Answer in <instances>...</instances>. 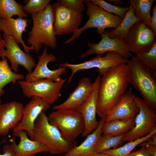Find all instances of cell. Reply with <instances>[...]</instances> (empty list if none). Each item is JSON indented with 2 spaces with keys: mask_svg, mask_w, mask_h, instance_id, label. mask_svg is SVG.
Masks as SVG:
<instances>
[{
  "mask_svg": "<svg viewBox=\"0 0 156 156\" xmlns=\"http://www.w3.org/2000/svg\"><path fill=\"white\" fill-rule=\"evenodd\" d=\"M129 83L126 64L110 68L101 78L98 92L96 114L106 116L118 103Z\"/></svg>",
  "mask_w": 156,
  "mask_h": 156,
  "instance_id": "6da1fadb",
  "label": "cell"
},
{
  "mask_svg": "<svg viewBox=\"0 0 156 156\" xmlns=\"http://www.w3.org/2000/svg\"><path fill=\"white\" fill-rule=\"evenodd\" d=\"M129 83L139 93L144 102L156 110V80L151 70L135 56L127 64Z\"/></svg>",
  "mask_w": 156,
  "mask_h": 156,
  "instance_id": "7a4b0ae2",
  "label": "cell"
},
{
  "mask_svg": "<svg viewBox=\"0 0 156 156\" xmlns=\"http://www.w3.org/2000/svg\"><path fill=\"white\" fill-rule=\"evenodd\" d=\"M33 26L28 34V44L36 52L42 44L52 49L56 47V37L53 29L52 5L49 3L42 11L31 14Z\"/></svg>",
  "mask_w": 156,
  "mask_h": 156,
  "instance_id": "3957f363",
  "label": "cell"
},
{
  "mask_svg": "<svg viewBox=\"0 0 156 156\" xmlns=\"http://www.w3.org/2000/svg\"><path fill=\"white\" fill-rule=\"evenodd\" d=\"M33 133V140L46 146L51 155L66 153L74 146L73 143L66 140L58 129L49 123L44 111L40 113L35 122Z\"/></svg>",
  "mask_w": 156,
  "mask_h": 156,
  "instance_id": "277c9868",
  "label": "cell"
},
{
  "mask_svg": "<svg viewBox=\"0 0 156 156\" xmlns=\"http://www.w3.org/2000/svg\"><path fill=\"white\" fill-rule=\"evenodd\" d=\"M84 3L87 7L86 14L88 19L82 27L64 42V44L77 39L83 32L90 28H96V31L99 34L105 32L107 28H116L123 19L117 15L108 12L90 0H84Z\"/></svg>",
  "mask_w": 156,
  "mask_h": 156,
  "instance_id": "5b68a950",
  "label": "cell"
},
{
  "mask_svg": "<svg viewBox=\"0 0 156 156\" xmlns=\"http://www.w3.org/2000/svg\"><path fill=\"white\" fill-rule=\"evenodd\" d=\"M49 123L59 130L66 140L73 143L84 131L85 125L81 114L76 110H56L48 117Z\"/></svg>",
  "mask_w": 156,
  "mask_h": 156,
  "instance_id": "8992f818",
  "label": "cell"
},
{
  "mask_svg": "<svg viewBox=\"0 0 156 156\" xmlns=\"http://www.w3.org/2000/svg\"><path fill=\"white\" fill-rule=\"evenodd\" d=\"M66 80L63 79L59 82H55L49 79H41L30 82L19 80L18 82L26 97L37 96L51 105L61 96V89Z\"/></svg>",
  "mask_w": 156,
  "mask_h": 156,
  "instance_id": "52a82bcc",
  "label": "cell"
},
{
  "mask_svg": "<svg viewBox=\"0 0 156 156\" xmlns=\"http://www.w3.org/2000/svg\"><path fill=\"white\" fill-rule=\"evenodd\" d=\"M133 100L139 109L134 119L135 126L125 134L123 142H129L142 138L156 129V114L140 97L133 95Z\"/></svg>",
  "mask_w": 156,
  "mask_h": 156,
  "instance_id": "ba28073f",
  "label": "cell"
},
{
  "mask_svg": "<svg viewBox=\"0 0 156 156\" xmlns=\"http://www.w3.org/2000/svg\"><path fill=\"white\" fill-rule=\"evenodd\" d=\"M129 61L118 53L110 52L106 53L104 56L96 55L89 60L81 63L75 64L65 63L59 64V66L71 70L72 73L68 81V83L71 81L75 74L80 70L97 68L99 75L102 77L110 68L121 64H127Z\"/></svg>",
  "mask_w": 156,
  "mask_h": 156,
  "instance_id": "9c48e42d",
  "label": "cell"
},
{
  "mask_svg": "<svg viewBox=\"0 0 156 156\" xmlns=\"http://www.w3.org/2000/svg\"><path fill=\"white\" fill-rule=\"evenodd\" d=\"M52 8L56 35L73 34L78 30L83 18L82 13L64 6L57 1L52 5Z\"/></svg>",
  "mask_w": 156,
  "mask_h": 156,
  "instance_id": "30bf717a",
  "label": "cell"
},
{
  "mask_svg": "<svg viewBox=\"0 0 156 156\" xmlns=\"http://www.w3.org/2000/svg\"><path fill=\"white\" fill-rule=\"evenodd\" d=\"M123 39L129 51L135 55L148 51L156 42V36L142 20L130 27Z\"/></svg>",
  "mask_w": 156,
  "mask_h": 156,
  "instance_id": "8fae6325",
  "label": "cell"
},
{
  "mask_svg": "<svg viewBox=\"0 0 156 156\" xmlns=\"http://www.w3.org/2000/svg\"><path fill=\"white\" fill-rule=\"evenodd\" d=\"M3 37L6 49H0V57L9 60L11 63L10 68L15 73H18L19 65L24 67L28 73H31L36 65L33 56L24 52L11 36L3 34Z\"/></svg>",
  "mask_w": 156,
  "mask_h": 156,
  "instance_id": "7c38bea8",
  "label": "cell"
},
{
  "mask_svg": "<svg viewBox=\"0 0 156 156\" xmlns=\"http://www.w3.org/2000/svg\"><path fill=\"white\" fill-rule=\"evenodd\" d=\"M100 34L101 37L100 41L97 44L88 42V49L81 55V57L85 58L93 54L103 56L110 52L118 53L128 60L132 56L123 39L117 37L110 38L107 30Z\"/></svg>",
  "mask_w": 156,
  "mask_h": 156,
  "instance_id": "4fadbf2b",
  "label": "cell"
},
{
  "mask_svg": "<svg viewBox=\"0 0 156 156\" xmlns=\"http://www.w3.org/2000/svg\"><path fill=\"white\" fill-rule=\"evenodd\" d=\"M57 60L56 57L53 54H48L47 48L45 47L42 54L38 57V61L34 70L27 74L25 77V81L30 82L41 79H49L55 82L61 81L63 79L60 75L66 72L65 67H59L54 70H50L48 66L50 62H54Z\"/></svg>",
  "mask_w": 156,
  "mask_h": 156,
  "instance_id": "5bb4252c",
  "label": "cell"
},
{
  "mask_svg": "<svg viewBox=\"0 0 156 156\" xmlns=\"http://www.w3.org/2000/svg\"><path fill=\"white\" fill-rule=\"evenodd\" d=\"M50 105L42 99L33 96L24 107L22 119L17 126L13 129V132L19 130L25 131L31 140L33 139V130L35 122L40 113L50 107Z\"/></svg>",
  "mask_w": 156,
  "mask_h": 156,
  "instance_id": "9a60e30c",
  "label": "cell"
},
{
  "mask_svg": "<svg viewBox=\"0 0 156 156\" xmlns=\"http://www.w3.org/2000/svg\"><path fill=\"white\" fill-rule=\"evenodd\" d=\"M101 76L99 75L93 83L92 93L87 100L76 110L83 116L85 125L84 130L82 134L86 137L91 133L97 127L99 122L96 118L97 96Z\"/></svg>",
  "mask_w": 156,
  "mask_h": 156,
  "instance_id": "2e32d148",
  "label": "cell"
},
{
  "mask_svg": "<svg viewBox=\"0 0 156 156\" xmlns=\"http://www.w3.org/2000/svg\"><path fill=\"white\" fill-rule=\"evenodd\" d=\"M93 88V83H91L89 78H82L66 100L59 105L54 106L53 109L55 110H77L88 99L92 93Z\"/></svg>",
  "mask_w": 156,
  "mask_h": 156,
  "instance_id": "e0dca14e",
  "label": "cell"
},
{
  "mask_svg": "<svg viewBox=\"0 0 156 156\" xmlns=\"http://www.w3.org/2000/svg\"><path fill=\"white\" fill-rule=\"evenodd\" d=\"M9 140L16 156H34L37 153H49L47 147L38 141L29 139L23 130L13 132Z\"/></svg>",
  "mask_w": 156,
  "mask_h": 156,
  "instance_id": "ac0fdd59",
  "label": "cell"
},
{
  "mask_svg": "<svg viewBox=\"0 0 156 156\" xmlns=\"http://www.w3.org/2000/svg\"><path fill=\"white\" fill-rule=\"evenodd\" d=\"M24 106L21 103L13 101L1 104L0 106V135H6L21 121Z\"/></svg>",
  "mask_w": 156,
  "mask_h": 156,
  "instance_id": "d6986e66",
  "label": "cell"
},
{
  "mask_svg": "<svg viewBox=\"0 0 156 156\" xmlns=\"http://www.w3.org/2000/svg\"><path fill=\"white\" fill-rule=\"evenodd\" d=\"M133 94L132 88L126 91L118 103L108 113L106 121L134 119L139 109L133 100Z\"/></svg>",
  "mask_w": 156,
  "mask_h": 156,
  "instance_id": "ffe728a7",
  "label": "cell"
},
{
  "mask_svg": "<svg viewBox=\"0 0 156 156\" xmlns=\"http://www.w3.org/2000/svg\"><path fill=\"white\" fill-rule=\"evenodd\" d=\"M30 20L25 18L18 17L16 18H0V31L3 34L12 36L18 44H21L24 52L29 53L34 49L27 46L22 38L24 32H27L26 28L28 27V23Z\"/></svg>",
  "mask_w": 156,
  "mask_h": 156,
  "instance_id": "44dd1931",
  "label": "cell"
},
{
  "mask_svg": "<svg viewBox=\"0 0 156 156\" xmlns=\"http://www.w3.org/2000/svg\"><path fill=\"white\" fill-rule=\"evenodd\" d=\"M106 116L101 118L97 128L79 145L74 146L70 150L62 156H93L97 142L102 133L101 129Z\"/></svg>",
  "mask_w": 156,
  "mask_h": 156,
  "instance_id": "7402d4cb",
  "label": "cell"
},
{
  "mask_svg": "<svg viewBox=\"0 0 156 156\" xmlns=\"http://www.w3.org/2000/svg\"><path fill=\"white\" fill-rule=\"evenodd\" d=\"M134 126V119L105 120L101 130L103 134L118 136L125 134Z\"/></svg>",
  "mask_w": 156,
  "mask_h": 156,
  "instance_id": "603a6c76",
  "label": "cell"
},
{
  "mask_svg": "<svg viewBox=\"0 0 156 156\" xmlns=\"http://www.w3.org/2000/svg\"><path fill=\"white\" fill-rule=\"evenodd\" d=\"M135 16L150 28V19L152 8L155 0H128Z\"/></svg>",
  "mask_w": 156,
  "mask_h": 156,
  "instance_id": "cb8c5ba5",
  "label": "cell"
},
{
  "mask_svg": "<svg viewBox=\"0 0 156 156\" xmlns=\"http://www.w3.org/2000/svg\"><path fill=\"white\" fill-rule=\"evenodd\" d=\"M0 59V98L5 93L4 87L8 84H13L24 78V75L16 73L12 71L9 66L6 57Z\"/></svg>",
  "mask_w": 156,
  "mask_h": 156,
  "instance_id": "d4e9b609",
  "label": "cell"
},
{
  "mask_svg": "<svg viewBox=\"0 0 156 156\" xmlns=\"http://www.w3.org/2000/svg\"><path fill=\"white\" fill-rule=\"evenodd\" d=\"M129 7V10L126 13L124 17L118 26L108 31V36L110 38L117 37L123 39L130 27L135 23L142 20L141 18L135 16L131 5Z\"/></svg>",
  "mask_w": 156,
  "mask_h": 156,
  "instance_id": "484cf974",
  "label": "cell"
},
{
  "mask_svg": "<svg viewBox=\"0 0 156 156\" xmlns=\"http://www.w3.org/2000/svg\"><path fill=\"white\" fill-rule=\"evenodd\" d=\"M16 15L23 18L27 17L23 6L14 0H0V18L8 19Z\"/></svg>",
  "mask_w": 156,
  "mask_h": 156,
  "instance_id": "4316f807",
  "label": "cell"
},
{
  "mask_svg": "<svg viewBox=\"0 0 156 156\" xmlns=\"http://www.w3.org/2000/svg\"><path fill=\"white\" fill-rule=\"evenodd\" d=\"M155 133H156V129L142 138L128 142L127 143L120 147L109 149L102 153L112 156H127L136 146L146 141Z\"/></svg>",
  "mask_w": 156,
  "mask_h": 156,
  "instance_id": "83f0119b",
  "label": "cell"
},
{
  "mask_svg": "<svg viewBox=\"0 0 156 156\" xmlns=\"http://www.w3.org/2000/svg\"><path fill=\"white\" fill-rule=\"evenodd\" d=\"M125 135L114 136L109 134H103L97 142L94 154L102 153L112 147L113 148H118V146L123 142V140Z\"/></svg>",
  "mask_w": 156,
  "mask_h": 156,
  "instance_id": "f1b7e54d",
  "label": "cell"
},
{
  "mask_svg": "<svg viewBox=\"0 0 156 156\" xmlns=\"http://www.w3.org/2000/svg\"><path fill=\"white\" fill-rule=\"evenodd\" d=\"M144 65L148 68L153 75H156V42L148 51L135 55Z\"/></svg>",
  "mask_w": 156,
  "mask_h": 156,
  "instance_id": "f546056e",
  "label": "cell"
},
{
  "mask_svg": "<svg viewBox=\"0 0 156 156\" xmlns=\"http://www.w3.org/2000/svg\"><path fill=\"white\" fill-rule=\"evenodd\" d=\"M90 1L108 12L117 15L122 18L124 17L129 8V7H120L113 5L103 0Z\"/></svg>",
  "mask_w": 156,
  "mask_h": 156,
  "instance_id": "4dcf8cb0",
  "label": "cell"
},
{
  "mask_svg": "<svg viewBox=\"0 0 156 156\" xmlns=\"http://www.w3.org/2000/svg\"><path fill=\"white\" fill-rule=\"evenodd\" d=\"M51 0H28L24 1L25 4L23 6L25 12L31 14L43 11L50 3Z\"/></svg>",
  "mask_w": 156,
  "mask_h": 156,
  "instance_id": "1f68e13d",
  "label": "cell"
},
{
  "mask_svg": "<svg viewBox=\"0 0 156 156\" xmlns=\"http://www.w3.org/2000/svg\"><path fill=\"white\" fill-rule=\"evenodd\" d=\"M64 6L73 10L82 13L86 7L84 0H58Z\"/></svg>",
  "mask_w": 156,
  "mask_h": 156,
  "instance_id": "d6a6232c",
  "label": "cell"
},
{
  "mask_svg": "<svg viewBox=\"0 0 156 156\" xmlns=\"http://www.w3.org/2000/svg\"><path fill=\"white\" fill-rule=\"evenodd\" d=\"M150 27L153 32L155 35H156V4L155 3L153 7L152 15L150 19Z\"/></svg>",
  "mask_w": 156,
  "mask_h": 156,
  "instance_id": "836d02e7",
  "label": "cell"
},
{
  "mask_svg": "<svg viewBox=\"0 0 156 156\" xmlns=\"http://www.w3.org/2000/svg\"><path fill=\"white\" fill-rule=\"evenodd\" d=\"M3 154L0 153V156H16L11 144L5 145L3 147Z\"/></svg>",
  "mask_w": 156,
  "mask_h": 156,
  "instance_id": "e575fe53",
  "label": "cell"
},
{
  "mask_svg": "<svg viewBox=\"0 0 156 156\" xmlns=\"http://www.w3.org/2000/svg\"><path fill=\"white\" fill-rule=\"evenodd\" d=\"M127 156H151L145 147H142L140 149L131 152Z\"/></svg>",
  "mask_w": 156,
  "mask_h": 156,
  "instance_id": "d590c367",
  "label": "cell"
},
{
  "mask_svg": "<svg viewBox=\"0 0 156 156\" xmlns=\"http://www.w3.org/2000/svg\"><path fill=\"white\" fill-rule=\"evenodd\" d=\"M140 145L141 147H144L146 145L156 146V133L153 135L146 141L140 144Z\"/></svg>",
  "mask_w": 156,
  "mask_h": 156,
  "instance_id": "8d00e7d4",
  "label": "cell"
},
{
  "mask_svg": "<svg viewBox=\"0 0 156 156\" xmlns=\"http://www.w3.org/2000/svg\"><path fill=\"white\" fill-rule=\"evenodd\" d=\"M144 147L151 156H156V146L146 145Z\"/></svg>",
  "mask_w": 156,
  "mask_h": 156,
  "instance_id": "74e56055",
  "label": "cell"
},
{
  "mask_svg": "<svg viewBox=\"0 0 156 156\" xmlns=\"http://www.w3.org/2000/svg\"><path fill=\"white\" fill-rule=\"evenodd\" d=\"M108 3L118 5H123L125 4L124 2L121 0H107V1Z\"/></svg>",
  "mask_w": 156,
  "mask_h": 156,
  "instance_id": "f35d334b",
  "label": "cell"
},
{
  "mask_svg": "<svg viewBox=\"0 0 156 156\" xmlns=\"http://www.w3.org/2000/svg\"><path fill=\"white\" fill-rule=\"evenodd\" d=\"M5 42L1 36V31H0V49L4 48L5 47Z\"/></svg>",
  "mask_w": 156,
  "mask_h": 156,
  "instance_id": "ab89813d",
  "label": "cell"
},
{
  "mask_svg": "<svg viewBox=\"0 0 156 156\" xmlns=\"http://www.w3.org/2000/svg\"><path fill=\"white\" fill-rule=\"evenodd\" d=\"M93 156H112L102 153L94 154Z\"/></svg>",
  "mask_w": 156,
  "mask_h": 156,
  "instance_id": "60d3db41",
  "label": "cell"
},
{
  "mask_svg": "<svg viewBox=\"0 0 156 156\" xmlns=\"http://www.w3.org/2000/svg\"><path fill=\"white\" fill-rule=\"evenodd\" d=\"M1 100H0V106L1 105Z\"/></svg>",
  "mask_w": 156,
  "mask_h": 156,
  "instance_id": "b9f144b4",
  "label": "cell"
}]
</instances>
